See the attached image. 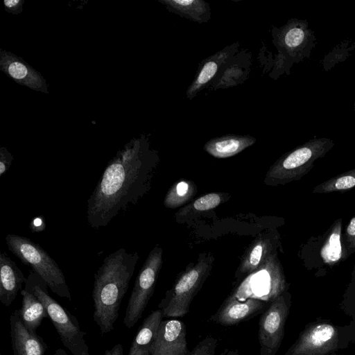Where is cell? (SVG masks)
<instances>
[{"mask_svg": "<svg viewBox=\"0 0 355 355\" xmlns=\"http://www.w3.org/2000/svg\"><path fill=\"white\" fill-rule=\"evenodd\" d=\"M338 328L327 322L307 326L284 355H329L338 347Z\"/></svg>", "mask_w": 355, "mask_h": 355, "instance_id": "cell-10", "label": "cell"}, {"mask_svg": "<svg viewBox=\"0 0 355 355\" xmlns=\"http://www.w3.org/2000/svg\"><path fill=\"white\" fill-rule=\"evenodd\" d=\"M48 288L37 273L30 270L24 288L42 302L63 345L73 355H90L86 332L81 330L76 318L49 295Z\"/></svg>", "mask_w": 355, "mask_h": 355, "instance_id": "cell-4", "label": "cell"}, {"mask_svg": "<svg viewBox=\"0 0 355 355\" xmlns=\"http://www.w3.org/2000/svg\"><path fill=\"white\" fill-rule=\"evenodd\" d=\"M239 42H234L201 61L193 80L186 91L189 100H192L200 92L209 86L220 67L239 51Z\"/></svg>", "mask_w": 355, "mask_h": 355, "instance_id": "cell-14", "label": "cell"}, {"mask_svg": "<svg viewBox=\"0 0 355 355\" xmlns=\"http://www.w3.org/2000/svg\"><path fill=\"white\" fill-rule=\"evenodd\" d=\"M341 220L335 224L321 250V256L325 263H336L342 258L340 243Z\"/></svg>", "mask_w": 355, "mask_h": 355, "instance_id": "cell-23", "label": "cell"}, {"mask_svg": "<svg viewBox=\"0 0 355 355\" xmlns=\"http://www.w3.org/2000/svg\"><path fill=\"white\" fill-rule=\"evenodd\" d=\"M268 305V303L258 297H247L239 300L232 293L209 320L222 326H232L264 311Z\"/></svg>", "mask_w": 355, "mask_h": 355, "instance_id": "cell-12", "label": "cell"}, {"mask_svg": "<svg viewBox=\"0 0 355 355\" xmlns=\"http://www.w3.org/2000/svg\"><path fill=\"white\" fill-rule=\"evenodd\" d=\"M251 64V52L246 49L239 51L223 64L209 87L216 90L242 84L248 78Z\"/></svg>", "mask_w": 355, "mask_h": 355, "instance_id": "cell-13", "label": "cell"}, {"mask_svg": "<svg viewBox=\"0 0 355 355\" xmlns=\"http://www.w3.org/2000/svg\"><path fill=\"white\" fill-rule=\"evenodd\" d=\"M12 155L5 147L0 148V177H1L12 165Z\"/></svg>", "mask_w": 355, "mask_h": 355, "instance_id": "cell-30", "label": "cell"}, {"mask_svg": "<svg viewBox=\"0 0 355 355\" xmlns=\"http://www.w3.org/2000/svg\"><path fill=\"white\" fill-rule=\"evenodd\" d=\"M153 152L148 139H133L116 153L105 168L87 200L89 225L98 230L136 204L147 190Z\"/></svg>", "mask_w": 355, "mask_h": 355, "instance_id": "cell-1", "label": "cell"}, {"mask_svg": "<svg viewBox=\"0 0 355 355\" xmlns=\"http://www.w3.org/2000/svg\"><path fill=\"white\" fill-rule=\"evenodd\" d=\"M354 112H355V101H354Z\"/></svg>", "mask_w": 355, "mask_h": 355, "instance_id": "cell-36", "label": "cell"}, {"mask_svg": "<svg viewBox=\"0 0 355 355\" xmlns=\"http://www.w3.org/2000/svg\"><path fill=\"white\" fill-rule=\"evenodd\" d=\"M220 355H239V352L236 349H226Z\"/></svg>", "mask_w": 355, "mask_h": 355, "instance_id": "cell-34", "label": "cell"}, {"mask_svg": "<svg viewBox=\"0 0 355 355\" xmlns=\"http://www.w3.org/2000/svg\"><path fill=\"white\" fill-rule=\"evenodd\" d=\"M256 138L250 135L228 134L211 139L203 147L209 155L216 158H227L252 146Z\"/></svg>", "mask_w": 355, "mask_h": 355, "instance_id": "cell-18", "label": "cell"}, {"mask_svg": "<svg viewBox=\"0 0 355 355\" xmlns=\"http://www.w3.org/2000/svg\"><path fill=\"white\" fill-rule=\"evenodd\" d=\"M6 10L12 13H19L22 10L23 1L21 0H4Z\"/></svg>", "mask_w": 355, "mask_h": 355, "instance_id": "cell-31", "label": "cell"}, {"mask_svg": "<svg viewBox=\"0 0 355 355\" xmlns=\"http://www.w3.org/2000/svg\"><path fill=\"white\" fill-rule=\"evenodd\" d=\"M162 263V250L157 245L149 253L135 279L123 321L126 327H133L141 318L153 295Z\"/></svg>", "mask_w": 355, "mask_h": 355, "instance_id": "cell-8", "label": "cell"}, {"mask_svg": "<svg viewBox=\"0 0 355 355\" xmlns=\"http://www.w3.org/2000/svg\"><path fill=\"white\" fill-rule=\"evenodd\" d=\"M345 245L348 254L355 251V217L349 223L346 230Z\"/></svg>", "mask_w": 355, "mask_h": 355, "instance_id": "cell-29", "label": "cell"}, {"mask_svg": "<svg viewBox=\"0 0 355 355\" xmlns=\"http://www.w3.org/2000/svg\"><path fill=\"white\" fill-rule=\"evenodd\" d=\"M5 241L8 249L24 264L31 266L53 293L60 297L71 300L62 270L39 244L29 238L14 234H8Z\"/></svg>", "mask_w": 355, "mask_h": 355, "instance_id": "cell-5", "label": "cell"}, {"mask_svg": "<svg viewBox=\"0 0 355 355\" xmlns=\"http://www.w3.org/2000/svg\"><path fill=\"white\" fill-rule=\"evenodd\" d=\"M334 146L329 138H313L284 154L269 169L266 182L286 184L299 180L309 172L314 162L323 157Z\"/></svg>", "mask_w": 355, "mask_h": 355, "instance_id": "cell-6", "label": "cell"}, {"mask_svg": "<svg viewBox=\"0 0 355 355\" xmlns=\"http://www.w3.org/2000/svg\"><path fill=\"white\" fill-rule=\"evenodd\" d=\"M271 34L278 52L270 75L273 79L283 73L289 75L294 64L309 60L317 44L314 32L304 19L293 18L281 27L272 26Z\"/></svg>", "mask_w": 355, "mask_h": 355, "instance_id": "cell-3", "label": "cell"}, {"mask_svg": "<svg viewBox=\"0 0 355 355\" xmlns=\"http://www.w3.org/2000/svg\"><path fill=\"white\" fill-rule=\"evenodd\" d=\"M355 49V42L351 40H345L336 44L324 55L320 63L324 71H329L336 64L344 62Z\"/></svg>", "mask_w": 355, "mask_h": 355, "instance_id": "cell-24", "label": "cell"}, {"mask_svg": "<svg viewBox=\"0 0 355 355\" xmlns=\"http://www.w3.org/2000/svg\"><path fill=\"white\" fill-rule=\"evenodd\" d=\"M10 329L14 355H44L47 349L46 343L41 336L25 327L19 309L10 316Z\"/></svg>", "mask_w": 355, "mask_h": 355, "instance_id": "cell-15", "label": "cell"}, {"mask_svg": "<svg viewBox=\"0 0 355 355\" xmlns=\"http://www.w3.org/2000/svg\"><path fill=\"white\" fill-rule=\"evenodd\" d=\"M271 245L266 239H259L249 249L243 258L239 270L241 273L255 272L269 257Z\"/></svg>", "mask_w": 355, "mask_h": 355, "instance_id": "cell-22", "label": "cell"}, {"mask_svg": "<svg viewBox=\"0 0 355 355\" xmlns=\"http://www.w3.org/2000/svg\"><path fill=\"white\" fill-rule=\"evenodd\" d=\"M0 355H1V354H0Z\"/></svg>", "mask_w": 355, "mask_h": 355, "instance_id": "cell-37", "label": "cell"}, {"mask_svg": "<svg viewBox=\"0 0 355 355\" xmlns=\"http://www.w3.org/2000/svg\"><path fill=\"white\" fill-rule=\"evenodd\" d=\"M195 192V187L191 182H179L168 191L164 203L169 208L177 207L189 200Z\"/></svg>", "mask_w": 355, "mask_h": 355, "instance_id": "cell-26", "label": "cell"}, {"mask_svg": "<svg viewBox=\"0 0 355 355\" xmlns=\"http://www.w3.org/2000/svg\"><path fill=\"white\" fill-rule=\"evenodd\" d=\"M212 261L211 257L203 255L180 277L158 304L163 317L178 318L188 313L193 297L209 275Z\"/></svg>", "mask_w": 355, "mask_h": 355, "instance_id": "cell-7", "label": "cell"}, {"mask_svg": "<svg viewBox=\"0 0 355 355\" xmlns=\"http://www.w3.org/2000/svg\"><path fill=\"white\" fill-rule=\"evenodd\" d=\"M53 355H69L67 353V352L61 348L58 349Z\"/></svg>", "mask_w": 355, "mask_h": 355, "instance_id": "cell-35", "label": "cell"}, {"mask_svg": "<svg viewBox=\"0 0 355 355\" xmlns=\"http://www.w3.org/2000/svg\"><path fill=\"white\" fill-rule=\"evenodd\" d=\"M218 345L216 338L207 336L196 345L189 355H214Z\"/></svg>", "mask_w": 355, "mask_h": 355, "instance_id": "cell-28", "label": "cell"}, {"mask_svg": "<svg viewBox=\"0 0 355 355\" xmlns=\"http://www.w3.org/2000/svg\"><path fill=\"white\" fill-rule=\"evenodd\" d=\"M221 201L222 198L219 193H211L198 198L193 202L192 207L196 211H207L216 207Z\"/></svg>", "mask_w": 355, "mask_h": 355, "instance_id": "cell-27", "label": "cell"}, {"mask_svg": "<svg viewBox=\"0 0 355 355\" xmlns=\"http://www.w3.org/2000/svg\"><path fill=\"white\" fill-rule=\"evenodd\" d=\"M291 305V295L284 292L261 313L259 321V355H275L284 336V329Z\"/></svg>", "mask_w": 355, "mask_h": 355, "instance_id": "cell-9", "label": "cell"}, {"mask_svg": "<svg viewBox=\"0 0 355 355\" xmlns=\"http://www.w3.org/2000/svg\"><path fill=\"white\" fill-rule=\"evenodd\" d=\"M22 297L21 306L19 309L20 318L25 327L32 333H36L42 320L49 317L42 302L32 293L25 288L20 291Z\"/></svg>", "mask_w": 355, "mask_h": 355, "instance_id": "cell-21", "label": "cell"}, {"mask_svg": "<svg viewBox=\"0 0 355 355\" xmlns=\"http://www.w3.org/2000/svg\"><path fill=\"white\" fill-rule=\"evenodd\" d=\"M26 278L22 271L6 253L0 254V301L9 306L22 290Z\"/></svg>", "mask_w": 355, "mask_h": 355, "instance_id": "cell-17", "label": "cell"}, {"mask_svg": "<svg viewBox=\"0 0 355 355\" xmlns=\"http://www.w3.org/2000/svg\"><path fill=\"white\" fill-rule=\"evenodd\" d=\"M355 187V168L338 175L315 187L313 193L345 191Z\"/></svg>", "mask_w": 355, "mask_h": 355, "instance_id": "cell-25", "label": "cell"}, {"mask_svg": "<svg viewBox=\"0 0 355 355\" xmlns=\"http://www.w3.org/2000/svg\"><path fill=\"white\" fill-rule=\"evenodd\" d=\"M186 326L176 319L162 320L150 346V355H189Z\"/></svg>", "mask_w": 355, "mask_h": 355, "instance_id": "cell-11", "label": "cell"}, {"mask_svg": "<svg viewBox=\"0 0 355 355\" xmlns=\"http://www.w3.org/2000/svg\"><path fill=\"white\" fill-rule=\"evenodd\" d=\"M171 12L197 22L207 23L211 18L209 4L203 0H159Z\"/></svg>", "mask_w": 355, "mask_h": 355, "instance_id": "cell-20", "label": "cell"}, {"mask_svg": "<svg viewBox=\"0 0 355 355\" xmlns=\"http://www.w3.org/2000/svg\"><path fill=\"white\" fill-rule=\"evenodd\" d=\"M0 68L17 83L37 91L47 92L46 81L40 73L21 58L2 49L0 51Z\"/></svg>", "mask_w": 355, "mask_h": 355, "instance_id": "cell-16", "label": "cell"}, {"mask_svg": "<svg viewBox=\"0 0 355 355\" xmlns=\"http://www.w3.org/2000/svg\"><path fill=\"white\" fill-rule=\"evenodd\" d=\"M33 232H42L45 229V222L42 216H37L32 219L29 225Z\"/></svg>", "mask_w": 355, "mask_h": 355, "instance_id": "cell-32", "label": "cell"}, {"mask_svg": "<svg viewBox=\"0 0 355 355\" xmlns=\"http://www.w3.org/2000/svg\"><path fill=\"white\" fill-rule=\"evenodd\" d=\"M163 318L162 311L158 309L144 320L132 340L128 355H150V346Z\"/></svg>", "mask_w": 355, "mask_h": 355, "instance_id": "cell-19", "label": "cell"}, {"mask_svg": "<svg viewBox=\"0 0 355 355\" xmlns=\"http://www.w3.org/2000/svg\"><path fill=\"white\" fill-rule=\"evenodd\" d=\"M104 355H123V347L122 344H116L111 349L105 350Z\"/></svg>", "mask_w": 355, "mask_h": 355, "instance_id": "cell-33", "label": "cell"}, {"mask_svg": "<svg viewBox=\"0 0 355 355\" xmlns=\"http://www.w3.org/2000/svg\"><path fill=\"white\" fill-rule=\"evenodd\" d=\"M139 256L121 248L105 257L94 274L93 318L102 335L114 329Z\"/></svg>", "mask_w": 355, "mask_h": 355, "instance_id": "cell-2", "label": "cell"}]
</instances>
